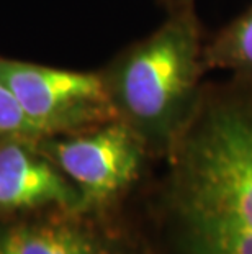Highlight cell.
I'll return each instance as SVG.
<instances>
[{
    "label": "cell",
    "instance_id": "obj_5",
    "mask_svg": "<svg viewBox=\"0 0 252 254\" xmlns=\"http://www.w3.org/2000/svg\"><path fill=\"white\" fill-rule=\"evenodd\" d=\"M110 212H64L0 226V254H157L152 240L115 223Z\"/></svg>",
    "mask_w": 252,
    "mask_h": 254
},
{
    "label": "cell",
    "instance_id": "obj_8",
    "mask_svg": "<svg viewBox=\"0 0 252 254\" xmlns=\"http://www.w3.org/2000/svg\"><path fill=\"white\" fill-rule=\"evenodd\" d=\"M41 129L30 120L10 89L0 80V146L10 141L38 143Z\"/></svg>",
    "mask_w": 252,
    "mask_h": 254
},
{
    "label": "cell",
    "instance_id": "obj_3",
    "mask_svg": "<svg viewBox=\"0 0 252 254\" xmlns=\"http://www.w3.org/2000/svg\"><path fill=\"white\" fill-rule=\"evenodd\" d=\"M35 146L76 186L82 212L95 213L110 212L136 186L151 156L143 138L118 118Z\"/></svg>",
    "mask_w": 252,
    "mask_h": 254
},
{
    "label": "cell",
    "instance_id": "obj_1",
    "mask_svg": "<svg viewBox=\"0 0 252 254\" xmlns=\"http://www.w3.org/2000/svg\"><path fill=\"white\" fill-rule=\"evenodd\" d=\"M157 254H252V84L205 82L165 156Z\"/></svg>",
    "mask_w": 252,
    "mask_h": 254
},
{
    "label": "cell",
    "instance_id": "obj_6",
    "mask_svg": "<svg viewBox=\"0 0 252 254\" xmlns=\"http://www.w3.org/2000/svg\"><path fill=\"white\" fill-rule=\"evenodd\" d=\"M50 205L62 212H82L76 186L35 143L10 141L0 146V212Z\"/></svg>",
    "mask_w": 252,
    "mask_h": 254
},
{
    "label": "cell",
    "instance_id": "obj_2",
    "mask_svg": "<svg viewBox=\"0 0 252 254\" xmlns=\"http://www.w3.org/2000/svg\"><path fill=\"white\" fill-rule=\"evenodd\" d=\"M205 35L195 0H172L167 17L110 64L105 80L116 118L155 158H165L189 125L203 89Z\"/></svg>",
    "mask_w": 252,
    "mask_h": 254
},
{
    "label": "cell",
    "instance_id": "obj_7",
    "mask_svg": "<svg viewBox=\"0 0 252 254\" xmlns=\"http://www.w3.org/2000/svg\"><path fill=\"white\" fill-rule=\"evenodd\" d=\"M203 67L252 84V5L205 41Z\"/></svg>",
    "mask_w": 252,
    "mask_h": 254
},
{
    "label": "cell",
    "instance_id": "obj_4",
    "mask_svg": "<svg viewBox=\"0 0 252 254\" xmlns=\"http://www.w3.org/2000/svg\"><path fill=\"white\" fill-rule=\"evenodd\" d=\"M0 80L45 138L116 120L101 74L0 59Z\"/></svg>",
    "mask_w": 252,
    "mask_h": 254
}]
</instances>
